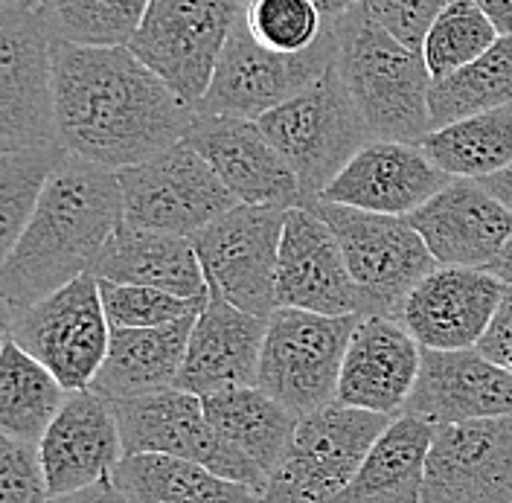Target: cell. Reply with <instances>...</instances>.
Wrapping results in <instances>:
<instances>
[{
    "label": "cell",
    "instance_id": "obj_1",
    "mask_svg": "<svg viewBox=\"0 0 512 503\" xmlns=\"http://www.w3.org/2000/svg\"><path fill=\"white\" fill-rule=\"evenodd\" d=\"M59 143L76 158L126 169L181 143L195 108L128 47L73 44L53 35Z\"/></svg>",
    "mask_w": 512,
    "mask_h": 503
},
{
    "label": "cell",
    "instance_id": "obj_2",
    "mask_svg": "<svg viewBox=\"0 0 512 503\" xmlns=\"http://www.w3.org/2000/svg\"><path fill=\"white\" fill-rule=\"evenodd\" d=\"M123 221L126 210L117 172L67 152L27 230L3 256V323L73 280L94 274V265Z\"/></svg>",
    "mask_w": 512,
    "mask_h": 503
},
{
    "label": "cell",
    "instance_id": "obj_3",
    "mask_svg": "<svg viewBox=\"0 0 512 503\" xmlns=\"http://www.w3.org/2000/svg\"><path fill=\"white\" fill-rule=\"evenodd\" d=\"M338 70L376 140L422 146L431 123V73L419 50L379 27L361 3L335 21Z\"/></svg>",
    "mask_w": 512,
    "mask_h": 503
},
{
    "label": "cell",
    "instance_id": "obj_4",
    "mask_svg": "<svg viewBox=\"0 0 512 503\" xmlns=\"http://www.w3.org/2000/svg\"><path fill=\"white\" fill-rule=\"evenodd\" d=\"M256 123L300 178L303 198L320 195L370 140H376L338 64Z\"/></svg>",
    "mask_w": 512,
    "mask_h": 503
},
{
    "label": "cell",
    "instance_id": "obj_5",
    "mask_svg": "<svg viewBox=\"0 0 512 503\" xmlns=\"http://www.w3.org/2000/svg\"><path fill=\"white\" fill-rule=\"evenodd\" d=\"M62 146L53 96V27L44 0L0 3V152Z\"/></svg>",
    "mask_w": 512,
    "mask_h": 503
},
{
    "label": "cell",
    "instance_id": "obj_6",
    "mask_svg": "<svg viewBox=\"0 0 512 503\" xmlns=\"http://www.w3.org/2000/svg\"><path fill=\"white\" fill-rule=\"evenodd\" d=\"M393 419L341 402L303 416L262 503H335Z\"/></svg>",
    "mask_w": 512,
    "mask_h": 503
},
{
    "label": "cell",
    "instance_id": "obj_7",
    "mask_svg": "<svg viewBox=\"0 0 512 503\" xmlns=\"http://www.w3.org/2000/svg\"><path fill=\"white\" fill-rule=\"evenodd\" d=\"M335 233L367 315L396 317L405 297L437 271V259L405 216H382L323 198H303Z\"/></svg>",
    "mask_w": 512,
    "mask_h": 503
},
{
    "label": "cell",
    "instance_id": "obj_8",
    "mask_svg": "<svg viewBox=\"0 0 512 503\" xmlns=\"http://www.w3.org/2000/svg\"><path fill=\"white\" fill-rule=\"evenodd\" d=\"M358 320L361 315L329 317L277 309L268 317L256 387L300 419L332 405Z\"/></svg>",
    "mask_w": 512,
    "mask_h": 503
},
{
    "label": "cell",
    "instance_id": "obj_9",
    "mask_svg": "<svg viewBox=\"0 0 512 503\" xmlns=\"http://www.w3.org/2000/svg\"><path fill=\"white\" fill-rule=\"evenodd\" d=\"M248 0H149L128 50L187 105H198Z\"/></svg>",
    "mask_w": 512,
    "mask_h": 503
},
{
    "label": "cell",
    "instance_id": "obj_10",
    "mask_svg": "<svg viewBox=\"0 0 512 503\" xmlns=\"http://www.w3.org/2000/svg\"><path fill=\"white\" fill-rule=\"evenodd\" d=\"M3 329L59 378L67 393L91 390L111 346V320L94 274L32 303L30 309L9 317Z\"/></svg>",
    "mask_w": 512,
    "mask_h": 503
},
{
    "label": "cell",
    "instance_id": "obj_11",
    "mask_svg": "<svg viewBox=\"0 0 512 503\" xmlns=\"http://www.w3.org/2000/svg\"><path fill=\"white\" fill-rule=\"evenodd\" d=\"M335 59H338L335 21L312 50L286 56L262 47L251 35L242 15V21L230 32V41L224 44L222 59L216 64L207 94L195 105V114H224V117L256 123L268 111L280 108L291 96L318 82L335 64Z\"/></svg>",
    "mask_w": 512,
    "mask_h": 503
},
{
    "label": "cell",
    "instance_id": "obj_12",
    "mask_svg": "<svg viewBox=\"0 0 512 503\" xmlns=\"http://www.w3.org/2000/svg\"><path fill=\"white\" fill-rule=\"evenodd\" d=\"M286 216V207L236 204L190 236L210 294L251 315L277 312V262Z\"/></svg>",
    "mask_w": 512,
    "mask_h": 503
},
{
    "label": "cell",
    "instance_id": "obj_13",
    "mask_svg": "<svg viewBox=\"0 0 512 503\" xmlns=\"http://www.w3.org/2000/svg\"><path fill=\"white\" fill-rule=\"evenodd\" d=\"M126 224L190 239L239 201L187 140L117 172Z\"/></svg>",
    "mask_w": 512,
    "mask_h": 503
},
{
    "label": "cell",
    "instance_id": "obj_14",
    "mask_svg": "<svg viewBox=\"0 0 512 503\" xmlns=\"http://www.w3.org/2000/svg\"><path fill=\"white\" fill-rule=\"evenodd\" d=\"M114 410H117L126 457L166 454V457L190 460L236 483H248L265 495L268 474L216 431V425L204 413L201 396L172 387L163 393L114 402Z\"/></svg>",
    "mask_w": 512,
    "mask_h": 503
},
{
    "label": "cell",
    "instance_id": "obj_15",
    "mask_svg": "<svg viewBox=\"0 0 512 503\" xmlns=\"http://www.w3.org/2000/svg\"><path fill=\"white\" fill-rule=\"evenodd\" d=\"M422 503H512V416L437 425Z\"/></svg>",
    "mask_w": 512,
    "mask_h": 503
},
{
    "label": "cell",
    "instance_id": "obj_16",
    "mask_svg": "<svg viewBox=\"0 0 512 503\" xmlns=\"http://www.w3.org/2000/svg\"><path fill=\"white\" fill-rule=\"evenodd\" d=\"M504 291L507 283L489 268L440 265L405 297L396 317L422 349H478L498 315Z\"/></svg>",
    "mask_w": 512,
    "mask_h": 503
},
{
    "label": "cell",
    "instance_id": "obj_17",
    "mask_svg": "<svg viewBox=\"0 0 512 503\" xmlns=\"http://www.w3.org/2000/svg\"><path fill=\"white\" fill-rule=\"evenodd\" d=\"M277 309L329 317L367 315L335 233L303 204L286 216L277 262Z\"/></svg>",
    "mask_w": 512,
    "mask_h": 503
},
{
    "label": "cell",
    "instance_id": "obj_18",
    "mask_svg": "<svg viewBox=\"0 0 512 503\" xmlns=\"http://www.w3.org/2000/svg\"><path fill=\"white\" fill-rule=\"evenodd\" d=\"M184 140L216 169L239 204L291 210L303 201L300 178L254 120L195 114Z\"/></svg>",
    "mask_w": 512,
    "mask_h": 503
},
{
    "label": "cell",
    "instance_id": "obj_19",
    "mask_svg": "<svg viewBox=\"0 0 512 503\" xmlns=\"http://www.w3.org/2000/svg\"><path fill=\"white\" fill-rule=\"evenodd\" d=\"M38 454L47 474L50 501L111 480L126 457L114 402L96 390L70 393L38 445Z\"/></svg>",
    "mask_w": 512,
    "mask_h": 503
},
{
    "label": "cell",
    "instance_id": "obj_20",
    "mask_svg": "<svg viewBox=\"0 0 512 503\" xmlns=\"http://www.w3.org/2000/svg\"><path fill=\"white\" fill-rule=\"evenodd\" d=\"M405 219L448 268H492L512 239V210L475 178L448 181Z\"/></svg>",
    "mask_w": 512,
    "mask_h": 503
},
{
    "label": "cell",
    "instance_id": "obj_21",
    "mask_svg": "<svg viewBox=\"0 0 512 503\" xmlns=\"http://www.w3.org/2000/svg\"><path fill=\"white\" fill-rule=\"evenodd\" d=\"M448 181L454 178L428 158L422 146L370 140L315 198L382 216H411Z\"/></svg>",
    "mask_w": 512,
    "mask_h": 503
},
{
    "label": "cell",
    "instance_id": "obj_22",
    "mask_svg": "<svg viewBox=\"0 0 512 503\" xmlns=\"http://www.w3.org/2000/svg\"><path fill=\"white\" fill-rule=\"evenodd\" d=\"M422 373V346L399 317L361 315L344 355L341 405L402 416Z\"/></svg>",
    "mask_w": 512,
    "mask_h": 503
},
{
    "label": "cell",
    "instance_id": "obj_23",
    "mask_svg": "<svg viewBox=\"0 0 512 503\" xmlns=\"http://www.w3.org/2000/svg\"><path fill=\"white\" fill-rule=\"evenodd\" d=\"M402 413L434 428L512 416V373L480 349H422V373Z\"/></svg>",
    "mask_w": 512,
    "mask_h": 503
},
{
    "label": "cell",
    "instance_id": "obj_24",
    "mask_svg": "<svg viewBox=\"0 0 512 503\" xmlns=\"http://www.w3.org/2000/svg\"><path fill=\"white\" fill-rule=\"evenodd\" d=\"M265 332L268 317L242 312L210 294V303L195 317L178 390L204 399L233 387H256Z\"/></svg>",
    "mask_w": 512,
    "mask_h": 503
},
{
    "label": "cell",
    "instance_id": "obj_25",
    "mask_svg": "<svg viewBox=\"0 0 512 503\" xmlns=\"http://www.w3.org/2000/svg\"><path fill=\"white\" fill-rule=\"evenodd\" d=\"M195 317H184L155 329H123L111 326L108 358L91 384L108 402L137 399L178 387L187 361Z\"/></svg>",
    "mask_w": 512,
    "mask_h": 503
},
{
    "label": "cell",
    "instance_id": "obj_26",
    "mask_svg": "<svg viewBox=\"0 0 512 503\" xmlns=\"http://www.w3.org/2000/svg\"><path fill=\"white\" fill-rule=\"evenodd\" d=\"M96 280L120 285H149L181 297L210 294L204 268L190 239L126 224L114 233L94 265Z\"/></svg>",
    "mask_w": 512,
    "mask_h": 503
},
{
    "label": "cell",
    "instance_id": "obj_27",
    "mask_svg": "<svg viewBox=\"0 0 512 503\" xmlns=\"http://www.w3.org/2000/svg\"><path fill=\"white\" fill-rule=\"evenodd\" d=\"M431 440L434 425L405 413L396 416L335 503H422Z\"/></svg>",
    "mask_w": 512,
    "mask_h": 503
},
{
    "label": "cell",
    "instance_id": "obj_28",
    "mask_svg": "<svg viewBox=\"0 0 512 503\" xmlns=\"http://www.w3.org/2000/svg\"><path fill=\"white\" fill-rule=\"evenodd\" d=\"M111 483L128 503H262L254 486L166 454H128Z\"/></svg>",
    "mask_w": 512,
    "mask_h": 503
},
{
    "label": "cell",
    "instance_id": "obj_29",
    "mask_svg": "<svg viewBox=\"0 0 512 503\" xmlns=\"http://www.w3.org/2000/svg\"><path fill=\"white\" fill-rule=\"evenodd\" d=\"M201 402L207 419L224 440L251 457L271 480L297 431L300 416H294L286 405H280L259 387H233L204 396Z\"/></svg>",
    "mask_w": 512,
    "mask_h": 503
},
{
    "label": "cell",
    "instance_id": "obj_30",
    "mask_svg": "<svg viewBox=\"0 0 512 503\" xmlns=\"http://www.w3.org/2000/svg\"><path fill=\"white\" fill-rule=\"evenodd\" d=\"M67 390L38 358L24 352L9 335L0 349V431L27 445H41Z\"/></svg>",
    "mask_w": 512,
    "mask_h": 503
},
{
    "label": "cell",
    "instance_id": "obj_31",
    "mask_svg": "<svg viewBox=\"0 0 512 503\" xmlns=\"http://www.w3.org/2000/svg\"><path fill=\"white\" fill-rule=\"evenodd\" d=\"M422 149L451 178L486 181L512 166V105L437 128Z\"/></svg>",
    "mask_w": 512,
    "mask_h": 503
},
{
    "label": "cell",
    "instance_id": "obj_32",
    "mask_svg": "<svg viewBox=\"0 0 512 503\" xmlns=\"http://www.w3.org/2000/svg\"><path fill=\"white\" fill-rule=\"evenodd\" d=\"M504 105H512V35H501L478 62L434 82L428 96L434 131Z\"/></svg>",
    "mask_w": 512,
    "mask_h": 503
},
{
    "label": "cell",
    "instance_id": "obj_33",
    "mask_svg": "<svg viewBox=\"0 0 512 503\" xmlns=\"http://www.w3.org/2000/svg\"><path fill=\"white\" fill-rule=\"evenodd\" d=\"M67 155L64 146H38L0 152V253L15 248L32 213Z\"/></svg>",
    "mask_w": 512,
    "mask_h": 503
},
{
    "label": "cell",
    "instance_id": "obj_34",
    "mask_svg": "<svg viewBox=\"0 0 512 503\" xmlns=\"http://www.w3.org/2000/svg\"><path fill=\"white\" fill-rule=\"evenodd\" d=\"M498 38L501 32L495 30L475 0H454L425 35L422 59L428 64L431 79L440 82L466 64L478 62L486 50L495 47Z\"/></svg>",
    "mask_w": 512,
    "mask_h": 503
},
{
    "label": "cell",
    "instance_id": "obj_35",
    "mask_svg": "<svg viewBox=\"0 0 512 503\" xmlns=\"http://www.w3.org/2000/svg\"><path fill=\"white\" fill-rule=\"evenodd\" d=\"M149 0H47L56 38L94 47H128Z\"/></svg>",
    "mask_w": 512,
    "mask_h": 503
},
{
    "label": "cell",
    "instance_id": "obj_36",
    "mask_svg": "<svg viewBox=\"0 0 512 503\" xmlns=\"http://www.w3.org/2000/svg\"><path fill=\"white\" fill-rule=\"evenodd\" d=\"M245 24L262 47L286 56L312 50L332 27L315 0H248Z\"/></svg>",
    "mask_w": 512,
    "mask_h": 503
},
{
    "label": "cell",
    "instance_id": "obj_37",
    "mask_svg": "<svg viewBox=\"0 0 512 503\" xmlns=\"http://www.w3.org/2000/svg\"><path fill=\"white\" fill-rule=\"evenodd\" d=\"M102 306L111 326L123 329H155L169 326L184 317H198L210 303V294L204 297H181L172 291H160L149 285H120L99 280Z\"/></svg>",
    "mask_w": 512,
    "mask_h": 503
},
{
    "label": "cell",
    "instance_id": "obj_38",
    "mask_svg": "<svg viewBox=\"0 0 512 503\" xmlns=\"http://www.w3.org/2000/svg\"><path fill=\"white\" fill-rule=\"evenodd\" d=\"M0 503H50L38 445L0 434Z\"/></svg>",
    "mask_w": 512,
    "mask_h": 503
},
{
    "label": "cell",
    "instance_id": "obj_39",
    "mask_svg": "<svg viewBox=\"0 0 512 503\" xmlns=\"http://www.w3.org/2000/svg\"><path fill=\"white\" fill-rule=\"evenodd\" d=\"M451 3L454 0H361V9L405 47L422 53L425 35Z\"/></svg>",
    "mask_w": 512,
    "mask_h": 503
},
{
    "label": "cell",
    "instance_id": "obj_40",
    "mask_svg": "<svg viewBox=\"0 0 512 503\" xmlns=\"http://www.w3.org/2000/svg\"><path fill=\"white\" fill-rule=\"evenodd\" d=\"M478 349L486 358H492L495 364H504V358L512 352V285H507L501 306H498V315L492 320L489 332L483 335Z\"/></svg>",
    "mask_w": 512,
    "mask_h": 503
},
{
    "label": "cell",
    "instance_id": "obj_41",
    "mask_svg": "<svg viewBox=\"0 0 512 503\" xmlns=\"http://www.w3.org/2000/svg\"><path fill=\"white\" fill-rule=\"evenodd\" d=\"M50 503H128L120 492H117V486L111 483V480H105V483H96L91 489H85V492H76V495H64V498H53Z\"/></svg>",
    "mask_w": 512,
    "mask_h": 503
},
{
    "label": "cell",
    "instance_id": "obj_42",
    "mask_svg": "<svg viewBox=\"0 0 512 503\" xmlns=\"http://www.w3.org/2000/svg\"><path fill=\"white\" fill-rule=\"evenodd\" d=\"M501 35H512V0H475Z\"/></svg>",
    "mask_w": 512,
    "mask_h": 503
},
{
    "label": "cell",
    "instance_id": "obj_43",
    "mask_svg": "<svg viewBox=\"0 0 512 503\" xmlns=\"http://www.w3.org/2000/svg\"><path fill=\"white\" fill-rule=\"evenodd\" d=\"M480 184L489 189L504 207H510L512 210V166H507L504 172H498V175H492V178H486V181H480Z\"/></svg>",
    "mask_w": 512,
    "mask_h": 503
},
{
    "label": "cell",
    "instance_id": "obj_44",
    "mask_svg": "<svg viewBox=\"0 0 512 503\" xmlns=\"http://www.w3.org/2000/svg\"><path fill=\"white\" fill-rule=\"evenodd\" d=\"M489 271H492L495 277H501L507 285H512V239L507 242V248L501 251V256L492 262V268H489Z\"/></svg>",
    "mask_w": 512,
    "mask_h": 503
},
{
    "label": "cell",
    "instance_id": "obj_45",
    "mask_svg": "<svg viewBox=\"0 0 512 503\" xmlns=\"http://www.w3.org/2000/svg\"><path fill=\"white\" fill-rule=\"evenodd\" d=\"M501 367H507V370H510V373H512V352H510V355H507V358H504V364H501Z\"/></svg>",
    "mask_w": 512,
    "mask_h": 503
},
{
    "label": "cell",
    "instance_id": "obj_46",
    "mask_svg": "<svg viewBox=\"0 0 512 503\" xmlns=\"http://www.w3.org/2000/svg\"><path fill=\"white\" fill-rule=\"evenodd\" d=\"M0 3H9V0H0ZM44 3H47V0H44Z\"/></svg>",
    "mask_w": 512,
    "mask_h": 503
}]
</instances>
